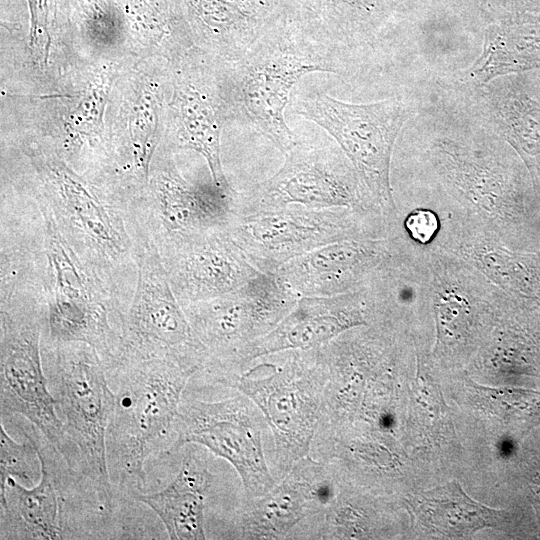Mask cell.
Returning <instances> with one entry per match:
<instances>
[{"instance_id": "cell-1", "label": "cell", "mask_w": 540, "mask_h": 540, "mask_svg": "<svg viewBox=\"0 0 540 540\" xmlns=\"http://www.w3.org/2000/svg\"><path fill=\"white\" fill-rule=\"evenodd\" d=\"M115 405L106 434L107 467L123 495L141 491L151 454L168 452L184 390L194 372L165 358L120 361L107 370Z\"/></svg>"}, {"instance_id": "cell-4", "label": "cell", "mask_w": 540, "mask_h": 540, "mask_svg": "<svg viewBox=\"0 0 540 540\" xmlns=\"http://www.w3.org/2000/svg\"><path fill=\"white\" fill-rule=\"evenodd\" d=\"M48 387L70 448L68 465L94 486L103 507L115 514L122 495L111 483L106 434L115 405L105 365L82 342H41Z\"/></svg>"}, {"instance_id": "cell-15", "label": "cell", "mask_w": 540, "mask_h": 540, "mask_svg": "<svg viewBox=\"0 0 540 540\" xmlns=\"http://www.w3.org/2000/svg\"><path fill=\"white\" fill-rule=\"evenodd\" d=\"M298 298L275 273L261 272L234 292L182 307L205 352L203 365H214L272 331Z\"/></svg>"}, {"instance_id": "cell-6", "label": "cell", "mask_w": 540, "mask_h": 540, "mask_svg": "<svg viewBox=\"0 0 540 540\" xmlns=\"http://www.w3.org/2000/svg\"><path fill=\"white\" fill-rule=\"evenodd\" d=\"M228 65L233 106L284 155L299 141L284 115L294 86L309 73L344 74L346 68L344 60L294 25L273 26Z\"/></svg>"}, {"instance_id": "cell-14", "label": "cell", "mask_w": 540, "mask_h": 540, "mask_svg": "<svg viewBox=\"0 0 540 540\" xmlns=\"http://www.w3.org/2000/svg\"><path fill=\"white\" fill-rule=\"evenodd\" d=\"M266 427L258 407L238 391L217 401L182 399L170 453L187 445L204 447L234 468L245 498L259 497L277 482L264 451Z\"/></svg>"}, {"instance_id": "cell-3", "label": "cell", "mask_w": 540, "mask_h": 540, "mask_svg": "<svg viewBox=\"0 0 540 540\" xmlns=\"http://www.w3.org/2000/svg\"><path fill=\"white\" fill-rule=\"evenodd\" d=\"M43 183L37 198L82 264L126 308L123 280L136 271L128 208L100 195L55 157L30 154Z\"/></svg>"}, {"instance_id": "cell-23", "label": "cell", "mask_w": 540, "mask_h": 540, "mask_svg": "<svg viewBox=\"0 0 540 540\" xmlns=\"http://www.w3.org/2000/svg\"><path fill=\"white\" fill-rule=\"evenodd\" d=\"M213 475L196 451L185 453L174 479L153 493L132 492L129 497L149 507L173 540L207 539L205 502Z\"/></svg>"}, {"instance_id": "cell-21", "label": "cell", "mask_w": 540, "mask_h": 540, "mask_svg": "<svg viewBox=\"0 0 540 540\" xmlns=\"http://www.w3.org/2000/svg\"><path fill=\"white\" fill-rule=\"evenodd\" d=\"M466 89L489 127L519 156L540 193V103L502 77Z\"/></svg>"}, {"instance_id": "cell-17", "label": "cell", "mask_w": 540, "mask_h": 540, "mask_svg": "<svg viewBox=\"0 0 540 540\" xmlns=\"http://www.w3.org/2000/svg\"><path fill=\"white\" fill-rule=\"evenodd\" d=\"M236 191L213 182L191 184L171 162L157 169L145 200L130 210L143 222L156 244L172 237L226 229Z\"/></svg>"}, {"instance_id": "cell-13", "label": "cell", "mask_w": 540, "mask_h": 540, "mask_svg": "<svg viewBox=\"0 0 540 540\" xmlns=\"http://www.w3.org/2000/svg\"><path fill=\"white\" fill-rule=\"evenodd\" d=\"M292 204L320 209L343 207L383 216L344 152L331 144L299 140L274 175L247 191L236 192L233 206L252 211Z\"/></svg>"}, {"instance_id": "cell-25", "label": "cell", "mask_w": 540, "mask_h": 540, "mask_svg": "<svg viewBox=\"0 0 540 540\" xmlns=\"http://www.w3.org/2000/svg\"><path fill=\"white\" fill-rule=\"evenodd\" d=\"M419 524L429 533L449 538L466 537L486 527H501V511L471 499L452 481L408 498Z\"/></svg>"}, {"instance_id": "cell-20", "label": "cell", "mask_w": 540, "mask_h": 540, "mask_svg": "<svg viewBox=\"0 0 540 540\" xmlns=\"http://www.w3.org/2000/svg\"><path fill=\"white\" fill-rule=\"evenodd\" d=\"M213 76V75H212ZM201 70L179 75L174 84L171 109L177 145L200 153L207 161L212 182L225 191H233L221 162L220 138L229 107L233 106L228 83L223 87Z\"/></svg>"}, {"instance_id": "cell-12", "label": "cell", "mask_w": 540, "mask_h": 540, "mask_svg": "<svg viewBox=\"0 0 540 540\" xmlns=\"http://www.w3.org/2000/svg\"><path fill=\"white\" fill-rule=\"evenodd\" d=\"M293 112L314 122L336 141L386 223L397 211L390 180L397 137L411 110L399 98L354 104L323 92L298 99Z\"/></svg>"}, {"instance_id": "cell-9", "label": "cell", "mask_w": 540, "mask_h": 540, "mask_svg": "<svg viewBox=\"0 0 540 540\" xmlns=\"http://www.w3.org/2000/svg\"><path fill=\"white\" fill-rule=\"evenodd\" d=\"M129 217L136 283L119 317L121 352L116 363L165 358L196 374L205 361V352L171 288L155 240L135 214Z\"/></svg>"}, {"instance_id": "cell-7", "label": "cell", "mask_w": 540, "mask_h": 540, "mask_svg": "<svg viewBox=\"0 0 540 540\" xmlns=\"http://www.w3.org/2000/svg\"><path fill=\"white\" fill-rule=\"evenodd\" d=\"M38 208L42 219L41 281L46 304L42 340L86 343L97 350L107 370L121 352V306L74 254L48 209L40 203Z\"/></svg>"}, {"instance_id": "cell-11", "label": "cell", "mask_w": 540, "mask_h": 540, "mask_svg": "<svg viewBox=\"0 0 540 540\" xmlns=\"http://www.w3.org/2000/svg\"><path fill=\"white\" fill-rule=\"evenodd\" d=\"M226 231L254 267L275 273L289 260L344 240L383 238L382 215L343 207L288 205L276 210H241L233 206Z\"/></svg>"}, {"instance_id": "cell-16", "label": "cell", "mask_w": 540, "mask_h": 540, "mask_svg": "<svg viewBox=\"0 0 540 540\" xmlns=\"http://www.w3.org/2000/svg\"><path fill=\"white\" fill-rule=\"evenodd\" d=\"M157 246L181 305L229 294L261 273L226 229L176 236Z\"/></svg>"}, {"instance_id": "cell-27", "label": "cell", "mask_w": 540, "mask_h": 540, "mask_svg": "<svg viewBox=\"0 0 540 540\" xmlns=\"http://www.w3.org/2000/svg\"><path fill=\"white\" fill-rule=\"evenodd\" d=\"M40 475V459L32 442L27 438L22 443L16 442L0 420V484L13 477L32 487Z\"/></svg>"}, {"instance_id": "cell-19", "label": "cell", "mask_w": 540, "mask_h": 540, "mask_svg": "<svg viewBox=\"0 0 540 540\" xmlns=\"http://www.w3.org/2000/svg\"><path fill=\"white\" fill-rule=\"evenodd\" d=\"M386 237L330 243L293 258L275 274L298 297H327L361 289L390 256Z\"/></svg>"}, {"instance_id": "cell-24", "label": "cell", "mask_w": 540, "mask_h": 540, "mask_svg": "<svg viewBox=\"0 0 540 540\" xmlns=\"http://www.w3.org/2000/svg\"><path fill=\"white\" fill-rule=\"evenodd\" d=\"M540 68V22L511 17L490 25L481 55L464 73V87Z\"/></svg>"}, {"instance_id": "cell-2", "label": "cell", "mask_w": 540, "mask_h": 540, "mask_svg": "<svg viewBox=\"0 0 540 540\" xmlns=\"http://www.w3.org/2000/svg\"><path fill=\"white\" fill-rule=\"evenodd\" d=\"M41 465L39 482L27 487L13 477L0 484V539L115 538L113 517L97 491L72 469L33 425L21 427Z\"/></svg>"}, {"instance_id": "cell-10", "label": "cell", "mask_w": 540, "mask_h": 540, "mask_svg": "<svg viewBox=\"0 0 540 540\" xmlns=\"http://www.w3.org/2000/svg\"><path fill=\"white\" fill-rule=\"evenodd\" d=\"M425 158L450 203L442 213L486 228L507 246L519 181L496 141L439 135L429 142Z\"/></svg>"}, {"instance_id": "cell-18", "label": "cell", "mask_w": 540, "mask_h": 540, "mask_svg": "<svg viewBox=\"0 0 540 540\" xmlns=\"http://www.w3.org/2000/svg\"><path fill=\"white\" fill-rule=\"evenodd\" d=\"M363 325H369V320L362 288L336 296L299 297L272 331L229 361L210 368L216 372H237L268 355L321 347L343 332Z\"/></svg>"}, {"instance_id": "cell-22", "label": "cell", "mask_w": 540, "mask_h": 540, "mask_svg": "<svg viewBox=\"0 0 540 540\" xmlns=\"http://www.w3.org/2000/svg\"><path fill=\"white\" fill-rule=\"evenodd\" d=\"M322 515L300 474L291 468L262 496L245 498L237 513L238 538L297 539L306 522L314 538Z\"/></svg>"}, {"instance_id": "cell-8", "label": "cell", "mask_w": 540, "mask_h": 540, "mask_svg": "<svg viewBox=\"0 0 540 540\" xmlns=\"http://www.w3.org/2000/svg\"><path fill=\"white\" fill-rule=\"evenodd\" d=\"M0 308L1 420L25 417L68 463L69 444L43 366V289L30 286L1 295Z\"/></svg>"}, {"instance_id": "cell-5", "label": "cell", "mask_w": 540, "mask_h": 540, "mask_svg": "<svg viewBox=\"0 0 540 540\" xmlns=\"http://www.w3.org/2000/svg\"><path fill=\"white\" fill-rule=\"evenodd\" d=\"M278 355V361L205 377L247 396L261 411L273 437L270 469L276 481L310 454L326 384V371L316 348Z\"/></svg>"}, {"instance_id": "cell-26", "label": "cell", "mask_w": 540, "mask_h": 540, "mask_svg": "<svg viewBox=\"0 0 540 540\" xmlns=\"http://www.w3.org/2000/svg\"><path fill=\"white\" fill-rule=\"evenodd\" d=\"M327 9L314 24L323 31L342 38H374L385 16V0H320Z\"/></svg>"}]
</instances>
